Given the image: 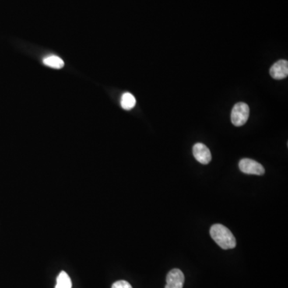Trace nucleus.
<instances>
[{"instance_id": "obj_7", "label": "nucleus", "mask_w": 288, "mask_h": 288, "mask_svg": "<svg viewBox=\"0 0 288 288\" xmlns=\"http://www.w3.org/2000/svg\"><path fill=\"white\" fill-rule=\"evenodd\" d=\"M72 282L71 278L65 271H61L57 277L56 285L54 288H71Z\"/></svg>"}, {"instance_id": "obj_4", "label": "nucleus", "mask_w": 288, "mask_h": 288, "mask_svg": "<svg viewBox=\"0 0 288 288\" xmlns=\"http://www.w3.org/2000/svg\"><path fill=\"white\" fill-rule=\"evenodd\" d=\"M193 155L197 161L204 165L208 164L212 160V154L205 144L198 142L193 147Z\"/></svg>"}, {"instance_id": "obj_10", "label": "nucleus", "mask_w": 288, "mask_h": 288, "mask_svg": "<svg viewBox=\"0 0 288 288\" xmlns=\"http://www.w3.org/2000/svg\"><path fill=\"white\" fill-rule=\"evenodd\" d=\"M111 288H132V286L127 281L120 280L114 282Z\"/></svg>"}, {"instance_id": "obj_6", "label": "nucleus", "mask_w": 288, "mask_h": 288, "mask_svg": "<svg viewBox=\"0 0 288 288\" xmlns=\"http://www.w3.org/2000/svg\"><path fill=\"white\" fill-rule=\"evenodd\" d=\"M270 75L275 79H282L288 75V62L286 60H281L275 63L271 69Z\"/></svg>"}, {"instance_id": "obj_2", "label": "nucleus", "mask_w": 288, "mask_h": 288, "mask_svg": "<svg viewBox=\"0 0 288 288\" xmlns=\"http://www.w3.org/2000/svg\"><path fill=\"white\" fill-rule=\"evenodd\" d=\"M249 114H250V109L247 103L243 102L236 103L232 109L231 114L232 124L236 127L244 125L248 120Z\"/></svg>"}, {"instance_id": "obj_5", "label": "nucleus", "mask_w": 288, "mask_h": 288, "mask_svg": "<svg viewBox=\"0 0 288 288\" xmlns=\"http://www.w3.org/2000/svg\"><path fill=\"white\" fill-rule=\"evenodd\" d=\"M167 284L165 288H183L184 283V275L180 269H172L167 275Z\"/></svg>"}, {"instance_id": "obj_8", "label": "nucleus", "mask_w": 288, "mask_h": 288, "mask_svg": "<svg viewBox=\"0 0 288 288\" xmlns=\"http://www.w3.org/2000/svg\"><path fill=\"white\" fill-rule=\"evenodd\" d=\"M43 64L54 69H60V68H64V60L56 55H51V56L43 59Z\"/></svg>"}, {"instance_id": "obj_3", "label": "nucleus", "mask_w": 288, "mask_h": 288, "mask_svg": "<svg viewBox=\"0 0 288 288\" xmlns=\"http://www.w3.org/2000/svg\"><path fill=\"white\" fill-rule=\"evenodd\" d=\"M239 167L242 172L247 175L263 176L265 173V169L263 165L251 159H241L239 163Z\"/></svg>"}, {"instance_id": "obj_9", "label": "nucleus", "mask_w": 288, "mask_h": 288, "mask_svg": "<svg viewBox=\"0 0 288 288\" xmlns=\"http://www.w3.org/2000/svg\"><path fill=\"white\" fill-rule=\"evenodd\" d=\"M136 104V99L131 93H124L121 98V106L124 110H131Z\"/></svg>"}, {"instance_id": "obj_1", "label": "nucleus", "mask_w": 288, "mask_h": 288, "mask_svg": "<svg viewBox=\"0 0 288 288\" xmlns=\"http://www.w3.org/2000/svg\"><path fill=\"white\" fill-rule=\"evenodd\" d=\"M210 235L214 241L223 249L228 250L236 247V240L232 232L222 224H214L210 229Z\"/></svg>"}]
</instances>
